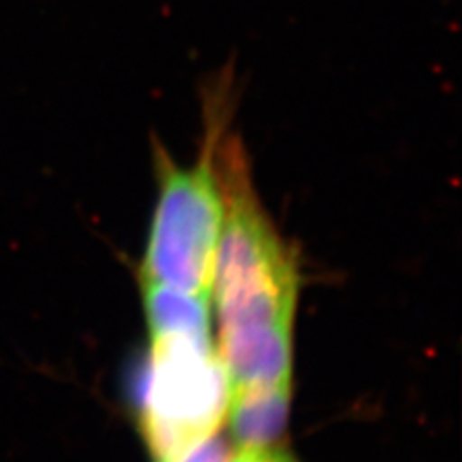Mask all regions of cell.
Masks as SVG:
<instances>
[{
  "label": "cell",
  "instance_id": "6da1fadb",
  "mask_svg": "<svg viewBox=\"0 0 462 462\" xmlns=\"http://www.w3.org/2000/svg\"><path fill=\"white\" fill-rule=\"evenodd\" d=\"M214 166L224 224L212 289L227 395L291 385L293 253L258 202L243 143L227 135L226 125L216 137Z\"/></svg>",
  "mask_w": 462,
  "mask_h": 462
},
{
  "label": "cell",
  "instance_id": "7a4b0ae2",
  "mask_svg": "<svg viewBox=\"0 0 462 462\" xmlns=\"http://www.w3.org/2000/svg\"><path fill=\"white\" fill-rule=\"evenodd\" d=\"M236 64L222 66L202 83L207 135L193 166H180L152 141L158 202L143 256L141 282L164 283L195 295H210L224 200L214 166V144L236 98Z\"/></svg>",
  "mask_w": 462,
  "mask_h": 462
},
{
  "label": "cell",
  "instance_id": "8992f818",
  "mask_svg": "<svg viewBox=\"0 0 462 462\" xmlns=\"http://www.w3.org/2000/svg\"><path fill=\"white\" fill-rule=\"evenodd\" d=\"M227 462H297L291 455L273 447H263V449H239L236 457H229Z\"/></svg>",
  "mask_w": 462,
  "mask_h": 462
},
{
  "label": "cell",
  "instance_id": "5b68a950",
  "mask_svg": "<svg viewBox=\"0 0 462 462\" xmlns=\"http://www.w3.org/2000/svg\"><path fill=\"white\" fill-rule=\"evenodd\" d=\"M151 336H210L208 295H195L164 283L141 282Z\"/></svg>",
  "mask_w": 462,
  "mask_h": 462
},
{
  "label": "cell",
  "instance_id": "3957f363",
  "mask_svg": "<svg viewBox=\"0 0 462 462\" xmlns=\"http://www.w3.org/2000/svg\"><path fill=\"white\" fill-rule=\"evenodd\" d=\"M227 378L212 336H151L139 426L154 462H180L218 433Z\"/></svg>",
  "mask_w": 462,
  "mask_h": 462
},
{
  "label": "cell",
  "instance_id": "277c9868",
  "mask_svg": "<svg viewBox=\"0 0 462 462\" xmlns=\"http://www.w3.org/2000/svg\"><path fill=\"white\" fill-rule=\"evenodd\" d=\"M291 385L254 389L227 397V420L231 438L239 449H263L273 447L283 436Z\"/></svg>",
  "mask_w": 462,
  "mask_h": 462
}]
</instances>
